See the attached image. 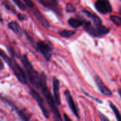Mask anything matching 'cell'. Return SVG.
Segmentation results:
<instances>
[{
	"instance_id": "obj_1",
	"label": "cell",
	"mask_w": 121,
	"mask_h": 121,
	"mask_svg": "<svg viewBox=\"0 0 121 121\" xmlns=\"http://www.w3.org/2000/svg\"><path fill=\"white\" fill-rule=\"evenodd\" d=\"M20 60L25 70L28 81L35 88L41 90L47 86V76L44 72L40 73L34 69L27 54L21 56Z\"/></svg>"
},
{
	"instance_id": "obj_2",
	"label": "cell",
	"mask_w": 121,
	"mask_h": 121,
	"mask_svg": "<svg viewBox=\"0 0 121 121\" xmlns=\"http://www.w3.org/2000/svg\"><path fill=\"white\" fill-rule=\"evenodd\" d=\"M0 55L4 60L5 62L11 69L13 73L17 78V80L22 85H27L28 83V80H27L28 78H27V74L23 70L22 67L15 60V58L9 57L2 49H1L0 51Z\"/></svg>"
},
{
	"instance_id": "obj_3",
	"label": "cell",
	"mask_w": 121,
	"mask_h": 121,
	"mask_svg": "<svg viewBox=\"0 0 121 121\" xmlns=\"http://www.w3.org/2000/svg\"><path fill=\"white\" fill-rule=\"evenodd\" d=\"M82 12L93 21V26L95 28L99 37H102L109 33L111 28L103 24L101 18L97 14L87 9H83Z\"/></svg>"
},
{
	"instance_id": "obj_4",
	"label": "cell",
	"mask_w": 121,
	"mask_h": 121,
	"mask_svg": "<svg viewBox=\"0 0 121 121\" xmlns=\"http://www.w3.org/2000/svg\"><path fill=\"white\" fill-rule=\"evenodd\" d=\"M24 1V3L29 7L31 11L32 14L34 15L37 20L39 21L40 24L44 27V28H47L50 27V24L48 20L45 18V17L41 13V12L39 10V9L36 8V7L34 5V2L32 0H22Z\"/></svg>"
},
{
	"instance_id": "obj_5",
	"label": "cell",
	"mask_w": 121,
	"mask_h": 121,
	"mask_svg": "<svg viewBox=\"0 0 121 121\" xmlns=\"http://www.w3.org/2000/svg\"><path fill=\"white\" fill-rule=\"evenodd\" d=\"M29 94L31 96L32 98L37 103L39 108L42 112L43 115L46 119H48L50 118V113L47 108V105L46 104V99L43 96H41L40 93L37 92L34 89L30 88L29 91Z\"/></svg>"
},
{
	"instance_id": "obj_6",
	"label": "cell",
	"mask_w": 121,
	"mask_h": 121,
	"mask_svg": "<svg viewBox=\"0 0 121 121\" xmlns=\"http://www.w3.org/2000/svg\"><path fill=\"white\" fill-rule=\"evenodd\" d=\"M1 100L4 103L7 104V105H9V106L12 108L14 111H15L16 113L17 114L18 117L20 118V119L22 121H29L31 118V115L29 112V111L26 108L20 109V108L18 107L11 100L7 99L5 98H2Z\"/></svg>"
},
{
	"instance_id": "obj_7",
	"label": "cell",
	"mask_w": 121,
	"mask_h": 121,
	"mask_svg": "<svg viewBox=\"0 0 121 121\" xmlns=\"http://www.w3.org/2000/svg\"><path fill=\"white\" fill-rule=\"evenodd\" d=\"M37 50L42 54L47 61H49L52 56L53 46L48 41L46 40H40L36 44Z\"/></svg>"
},
{
	"instance_id": "obj_8",
	"label": "cell",
	"mask_w": 121,
	"mask_h": 121,
	"mask_svg": "<svg viewBox=\"0 0 121 121\" xmlns=\"http://www.w3.org/2000/svg\"><path fill=\"white\" fill-rule=\"evenodd\" d=\"M94 6L97 11L102 14H107L112 12V7L109 0H96Z\"/></svg>"
},
{
	"instance_id": "obj_9",
	"label": "cell",
	"mask_w": 121,
	"mask_h": 121,
	"mask_svg": "<svg viewBox=\"0 0 121 121\" xmlns=\"http://www.w3.org/2000/svg\"><path fill=\"white\" fill-rule=\"evenodd\" d=\"M43 7L50 9L59 16H62V10L56 0H37Z\"/></svg>"
},
{
	"instance_id": "obj_10",
	"label": "cell",
	"mask_w": 121,
	"mask_h": 121,
	"mask_svg": "<svg viewBox=\"0 0 121 121\" xmlns=\"http://www.w3.org/2000/svg\"><path fill=\"white\" fill-rule=\"evenodd\" d=\"M93 78H94V81L95 82L96 85L98 86L99 91L102 94L107 96H110L112 95V92L111 90L105 85L102 79L98 74H95Z\"/></svg>"
},
{
	"instance_id": "obj_11",
	"label": "cell",
	"mask_w": 121,
	"mask_h": 121,
	"mask_svg": "<svg viewBox=\"0 0 121 121\" xmlns=\"http://www.w3.org/2000/svg\"><path fill=\"white\" fill-rule=\"evenodd\" d=\"M64 95H65V96L66 100V101H67L70 109L71 110L72 113L74 114V115L78 119H79V118H80V117H79V109L78 108L77 106L76 105L75 103H74V100H73V97H72V95H71L70 92L68 89H66V91H65Z\"/></svg>"
},
{
	"instance_id": "obj_12",
	"label": "cell",
	"mask_w": 121,
	"mask_h": 121,
	"mask_svg": "<svg viewBox=\"0 0 121 121\" xmlns=\"http://www.w3.org/2000/svg\"><path fill=\"white\" fill-rule=\"evenodd\" d=\"M60 81L56 77L54 76L52 79L53 97L57 106L61 105V98L60 94Z\"/></svg>"
},
{
	"instance_id": "obj_13",
	"label": "cell",
	"mask_w": 121,
	"mask_h": 121,
	"mask_svg": "<svg viewBox=\"0 0 121 121\" xmlns=\"http://www.w3.org/2000/svg\"><path fill=\"white\" fill-rule=\"evenodd\" d=\"M86 19L82 17H71L67 20V23L73 28H78L82 27L86 22Z\"/></svg>"
},
{
	"instance_id": "obj_14",
	"label": "cell",
	"mask_w": 121,
	"mask_h": 121,
	"mask_svg": "<svg viewBox=\"0 0 121 121\" xmlns=\"http://www.w3.org/2000/svg\"><path fill=\"white\" fill-rule=\"evenodd\" d=\"M7 27L9 29L13 31L14 33L18 34V35H20V36H22V34H23L22 28L17 21H12L8 22V24H7Z\"/></svg>"
},
{
	"instance_id": "obj_15",
	"label": "cell",
	"mask_w": 121,
	"mask_h": 121,
	"mask_svg": "<svg viewBox=\"0 0 121 121\" xmlns=\"http://www.w3.org/2000/svg\"><path fill=\"white\" fill-rule=\"evenodd\" d=\"M58 34L60 37L65 39H69L76 34V31L70 30H62L58 32Z\"/></svg>"
},
{
	"instance_id": "obj_16",
	"label": "cell",
	"mask_w": 121,
	"mask_h": 121,
	"mask_svg": "<svg viewBox=\"0 0 121 121\" xmlns=\"http://www.w3.org/2000/svg\"><path fill=\"white\" fill-rule=\"evenodd\" d=\"M109 105L110 108H111V109H112L113 113H114L117 121H121V113H120V112H119L118 108L116 106V105H115V104H113V103L111 102H109Z\"/></svg>"
},
{
	"instance_id": "obj_17",
	"label": "cell",
	"mask_w": 121,
	"mask_h": 121,
	"mask_svg": "<svg viewBox=\"0 0 121 121\" xmlns=\"http://www.w3.org/2000/svg\"><path fill=\"white\" fill-rule=\"evenodd\" d=\"M111 21L118 27H121V17L117 15H111L109 16Z\"/></svg>"
},
{
	"instance_id": "obj_18",
	"label": "cell",
	"mask_w": 121,
	"mask_h": 121,
	"mask_svg": "<svg viewBox=\"0 0 121 121\" xmlns=\"http://www.w3.org/2000/svg\"><path fill=\"white\" fill-rule=\"evenodd\" d=\"M7 50H8L9 53L10 54L11 57L18 58V59H19V58H20V57H21V54H20V53H18L17 52H16V50L14 49V47H13L12 46H8L7 47Z\"/></svg>"
},
{
	"instance_id": "obj_19",
	"label": "cell",
	"mask_w": 121,
	"mask_h": 121,
	"mask_svg": "<svg viewBox=\"0 0 121 121\" xmlns=\"http://www.w3.org/2000/svg\"><path fill=\"white\" fill-rule=\"evenodd\" d=\"M2 5H4V7L8 10L9 11L11 12L13 14H16V10L15 9V8L13 7V6L12 5L10 4V2H8L7 0H4V1H2Z\"/></svg>"
},
{
	"instance_id": "obj_20",
	"label": "cell",
	"mask_w": 121,
	"mask_h": 121,
	"mask_svg": "<svg viewBox=\"0 0 121 121\" xmlns=\"http://www.w3.org/2000/svg\"><path fill=\"white\" fill-rule=\"evenodd\" d=\"M12 1L21 11H24L26 10V5L21 1V0H12Z\"/></svg>"
},
{
	"instance_id": "obj_21",
	"label": "cell",
	"mask_w": 121,
	"mask_h": 121,
	"mask_svg": "<svg viewBox=\"0 0 121 121\" xmlns=\"http://www.w3.org/2000/svg\"><path fill=\"white\" fill-rule=\"evenodd\" d=\"M76 11V8L71 3H67L66 6V11L67 13H74Z\"/></svg>"
},
{
	"instance_id": "obj_22",
	"label": "cell",
	"mask_w": 121,
	"mask_h": 121,
	"mask_svg": "<svg viewBox=\"0 0 121 121\" xmlns=\"http://www.w3.org/2000/svg\"><path fill=\"white\" fill-rule=\"evenodd\" d=\"M82 91H83V93L85 95H86V96H88L89 98H91V99H93V100H95L96 102H97L99 103V104H102V100H100V99H98V98H96V97L93 96H92V95H91L89 94V93H87V92H85V91H84L83 90H82Z\"/></svg>"
},
{
	"instance_id": "obj_23",
	"label": "cell",
	"mask_w": 121,
	"mask_h": 121,
	"mask_svg": "<svg viewBox=\"0 0 121 121\" xmlns=\"http://www.w3.org/2000/svg\"><path fill=\"white\" fill-rule=\"evenodd\" d=\"M98 114H99V118H100V120H101V121H109V118H107V117H106V116L105 115L103 114V113H102V112H100V111H99V112H98Z\"/></svg>"
},
{
	"instance_id": "obj_24",
	"label": "cell",
	"mask_w": 121,
	"mask_h": 121,
	"mask_svg": "<svg viewBox=\"0 0 121 121\" xmlns=\"http://www.w3.org/2000/svg\"><path fill=\"white\" fill-rule=\"evenodd\" d=\"M17 16L18 19L20 20V21H22L24 20H26V16L24 14H21V13H17Z\"/></svg>"
},
{
	"instance_id": "obj_25",
	"label": "cell",
	"mask_w": 121,
	"mask_h": 121,
	"mask_svg": "<svg viewBox=\"0 0 121 121\" xmlns=\"http://www.w3.org/2000/svg\"><path fill=\"white\" fill-rule=\"evenodd\" d=\"M63 119H64V120L66 121H72V119H71V118H70V117H69V116L67 115L66 113H64L63 114Z\"/></svg>"
},
{
	"instance_id": "obj_26",
	"label": "cell",
	"mask_w": 121,
	"mask_h": 121,
	"mask_svg": "<svg viewBox=\"0 0 121 121\" xmlns=\"http://www.w3.org/2000/svg\"><path fill=\"white\" fill-rule=\"evenodd\" d=\"M4 64H3V63L1 61V67H0V69H1V70H2L4 69Z\"/></svg>"
},
{
	"instance_id": "obj_27",
	"label": "cell",
	"mask_w": 121,
	"mask_h": 121,
	"mask_svg": "<svg viewBox=\"0 0 121 121\" xmlns=\"http://www.w3.org/2000/svg\"><path fill=\"white\" fill-rule=\"evenodd\" d=\"M118 94H119V95L120 96V97H121V88L118 89Z\"/></svg>"
},
{
	"instance_id": "obj_28",
	"label": "cell",
	"mask_w": 121,
	"mask_h": 121,
	"mask_svg": "<svg viewBox=\"0 0 121 121\" xmlns=\"http://www.w3.org/2000/svg\"><path fill=\"white\" fill-rule=\"evenodd\" d=\"M119 13L121 15V6L119 7Z\"/></svg>"
},
{
	"instance_id": "obj_29",
	"label": "cell",
	"mask_w": 121,
	"mask_h": 121,
	"mask_svg": "<svg viewBox=\"0 0 121 121\" xmlns=\"http://www.w3.org/2000/svg\"></svg>"
}]
</instances>
